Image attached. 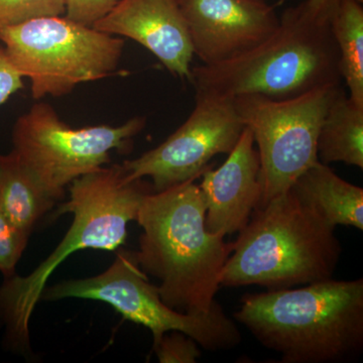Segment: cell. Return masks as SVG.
Instances as JSON below:
<instances>
[{"label": "cell", "mask_w": 363, "mask_h": 363, "mask_svg": "<svg viewBox=\"0 0 363 363\" xmlns=\"http://www.w3.org/2000/svg\"><path fill=\"white\" fill-rule=\"evenodd\" d=\"M121 0H65L67 18L82 25L93 26L104 18Z\"/></svg>", "instance_id": "21"}, {"label": "cell", "mask_w": 363, "mask_h": 363, "mask_svg": "<svg viewBox=\"0 0 363 363\" xmlns=\"http://www.w3.org/2000/svg\"><path fill=\"white\" fill-rule=\"evenodd\" d=\"M65 13V0H0V32L45 16Z\"/></svg>", "instance_id": "18"}, {"label": "cell", "mask_w": 363, "mask_h": 363, "mask_svg": "<svg viewBox=\"0 0 363 363\" xmlns=\"http://www.w3.org/2000/svg\"><path fill=\"white\" fill-rule=\"evenodd\" d=\"M337 45L341 78L350 97L363 105V7L355 0H341L330 18Z\"/></svg>", "instance_id": "17"}, {"label": "cell", "mask_w": 363, "mask_h": 363, "mask_svg": "<svg viewBox=\"0 0 363 363\" xmlns=\"http://www.w3.org/2000/svg\"><path fill=\"white\" fill-rule=\"evenodd\" d=\"M234 319L281 363L350 362L363 350V279L245 294Z\"/></svg>", "instance_id": "2"}, {"label": "cell", "mask_w": 363, "mask_h": 363, "mask_svg": "<svg viewBox=\"0 0 363 363\" xmlns=\"http://www.w3.org/2000/svg\"><path fill=\"white\" fill-rule=\"evenodd\" d=\"M335 229L289 190L253 211L233 242L220 285L281 290L333 279L342 252Z\"/></svg>", "instance_id": "4"}, {"label": "cell", "mask_w": 363, "mask_h": 363, "mask_svg": "<svg viewBox=\"0 0 363 363\" xmlns=\"http://www.w3.org/2000/svg\"><path fill=\"white\" fill-rule=\"evenodd\" d=\"M341 89V85L327 86L289 99L259 95L233 98L235 111L252 131L259 155L262 190L257 208L288 192L298 177L319 162L320 128Z\"/></svg>", "instance_id": "9"}, {"label": "cell", "mask_w": 363, "mask_h": 363, "mask_svg": "<svg viewBox=\"0 0 363 363\" xmlns=\"http://www.w3.org/2000/svg\"><path fill=\"white\" fill-rule=\"evenodd\" d=\"M84 298L112 306L128 321L150 329L152 347L164 334L180 331L194 339L210 352L233 350L241 342V334L219 303L210 312L190 314L169 307L160 296L157 286L138 266L135 252L121 250L102 274L91 278L70 279L45 288V301Z\"/></svg>", "instance_id": "7"}, {"label": "cell", "mask_w": 363, "mask_h": 363, "mask_svg": "<svg viewBox=\"0 0 363 363\" xmlns=\"http://www.w3.org/2000/svg\"><path fill=\"white\" fill-rule=\"evenodd\" d=\"M152 350L161 363H195L202 355L199 344L180 331L164 334Z\"/></svg>", "instance_id": "20"}, {"label": "cell", "mask_w": 363, "mask_h": 363, "mask_svg": "<svg viewBox=\"0 0 363 363\" xmlns=\"http://www.w3.org/2000/svg\"><path fill=\"white\" fill-rule=\"evenodd\" d=\"M245 130L233 98L196 92L187 121L155 149L121 164L128 181L150 178L154 192L201 178L217 155H228Z\"/></svg>", "instance_id": "10"}, {"label": "cell", "mask_w": 363, "mask_h": 363, "mask_svg": "<svg viewBox=\"0 0 363 363\" xmlns=\"http://www.w3.org/2000/svg\"><path fill=\"white\" fill-rule=\"evenodd\" d=\"M298 201L333 227L363 229V189L343 180L328 166L318 162L290 188Z\"/></svg>", "instance_id": "14"}, {"label": "cell", "mask_w": 363, "mask_h": 363, "mask_svg": "<svg viewBox=\"0 0 363 363\" xmlns=\"http://www.w3.org/2000/svg\"><path fill=\"white\" fill-rule=\"evenodd\" d=\"M23 79L9 62L4 47L0 44V106L23 87Z\"/></svg>", "instance_id": "22"}, {"label": "cell", "mask_w": 363, "mask_h": 363, "mask_svg": "<svg viewBox=\"0 0 363 363\" xmlns=\"http://www.w3.org/2000/svg\"><path fill=\"white\" fill-rule=\"evenodd\" d=\"M93 28L135 40L172 75L191 80L194 51L178 0H121Z\"/></svg>", "instance_id": "12"}, {"label": "cell", "mask_w": 363, "mask_h": 363, "mask_svg": "<svg viewBox=\"0 0 363 363\" xmlns=\"http://www.w3.org/2000/svg\"><path fill=\"white\" fill-rule=\"evenodd\" d=\"M190 83L196 92L233 99L242 95L289 99L341 85L330 21L313 18L302 4L289 7L267 40L228 61L192 67Z\"/></svg>", "instance_id": "3"}, {"label": "cell", "mask_w": 363, "mask_h": 363, "mask_svg": "<svg viewBox=\"0 0 363 363\" xmlns=\"http://www.w3.org/2000/svg\"><path fill=\"white\" fill-rule=\"evenodd\" d=\"M55 204L56 201L13 152L0 156V211L7 220L30 234Z\"/></svg>", "instance_id": "15"}, {"label": "cell", "mask_w": 363, "mask_h": 363, "mask_svg": "<svg viewBox=\"0 0 363 363\" xmlns=\"http://www.w3.org/2000/svg\"><path fill=\"white\" fill-rule=\"evenodd\" d=\"M152 191L143 180L128 181L121 164L104 167L72 182L70 197L56 213L73 215L65 238L35 271L26 277L6 278L0 288V314L11 340L28 345L30 317L48 279L72 253L114 252L124 245L128 223L136 220L143 197Z\"/></svg>", "instance_id": "5"}, {"label": "cell", "mask_w": 363, "mask_h": 363, "mask_svg": "<svg viewBox=\"0 0 363 363\" xmlns=\"http://www.w3.org/2000/svg\"><path fill=\"white\" fill-rule=\"evenodd\" d=\"M0 44L33 99L61 97L77 86L116 75L124 42L67 16H45L0 32Z\"/></svg>", "instance_id": "6"}, {"label": "cell", "mask_w": 363, "mask_h": 363, "mask_svg": "<svg viewBox=\"0 0 363 363\" xmlns=\"http://www.w3.org/2000/svg\"><path fill=\"white\" fill-rule=\"evenodd\" d=\"M226 161L203 174L199 185L204 201L205 225L223 236L240 233L262 198L259 155L252 131L245 128Z\"/></svg>", "instance_id": "13"}, {"label": "cell", "mask_w": 363, "mask_h": 363, "mask_svg": "<svg viewBox=\"0 0 363 363\" xmlns=\"http://www.w3.org/2000/svg\"><path fill=\"white\" fill-rule=\"evenodd\" d=\"M28 238L30 234L13 225L0 211V272L6 278L14 276Z\"/></svg>", "instance_id": "19"}, {"label": "cell", "mask_w": 363, "mask_h": 363, "mask_svg": "<svg viewBox=\"0 0 363 363\" xmlns=\"http://www.w3.org/2000/svg\"><path fill=\"white\" fill-rule=\"evenodd\" d=\"M145 123L136 116L117 126L72 128L51 105L39 102L14 124L13 152L57 202L72 182L109 164L111 152L130 150Z\"/></svg>", "instance_id": "8"}, {"label": "cell", "mask_w": 363, "mask_h": 363, "mask_svg": "<svg viewBox=\"0 0 363 363\" xmlns=\"http://www.w3.org/2000/svg\"><path fill=\"white\" fill-rule=\"evenodd\" d=\"M199 185L188 181L147 193L136 222L142 227L135 252L140 269L159 279L164 303L190 314L211 311L233 242L209 233Z\"/></svg>", "instance_id": "1"}, {"label": "cell", "mask_w": 363, "mask_h": 363, "mask_svg": "<svg viewBox=\"0 0 363 363\" xmlns=\"http://www.w3.org/2000/svg\"><path fill=\"white\" fill-rule=\"evenodd\" d=\"M194 56L214 65L245 54L279 25L266 0H178Z\"/></svg>", "instance_id": "11"}, {"label": "cell", "mask_w": 363, "mask_h": 363, "mask_svg": "<svg viewBox=\"0 0 363 363\" xmlns=\"http://www.w3.org/2000/svg\"><path fill=\"white\" fill-rule=\"evenodd\" d=\"M317 157L322 164L343 162L363 169V105L355 104L343 89L322 121Z\"/></svg>", "instance_id": "16"}, {"label": "cell", "mask_w": 363, "mask_h": 363, "mask_svg": "<svg viewBox=\"0 0 363 363\" xmlns=\"http://www.w3.org/2000/svg\"><path fill=\"white\" fill-rule=\"evenodd\" d=\"M341 0H305L301 2L307 13L319 21H330Z\"/></svg>", "instance_id": "23"}, {"label": "cell", "mask_w": 363, "mask_h": 363, "mask_svg": "<svg viewBox=\"0 0 363 363\" xmlns=\"http://www.w3.org/2000/svg\"><path fill=\"white\" fill-rule=\"evenodd\" d=\"M355 1L359 2V4H363V0H355Z\"/></svg>", "instance_id": "24"}]
</instances>
